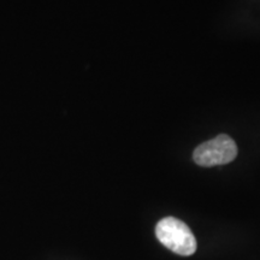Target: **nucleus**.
Returning a JSON list of instances; mask_svg holds the SVG:
<instances>
[{"mask_svg": "<svg viewBox=\"0 0 260 260\" xmlns=\"http://www.w3.org/2000/svg\"><path fill=\"white\" fill-rule=\"evenodd\" d=\"M155 236L161 245L178 255L189 256L197 251V240L190 228L175 217L159 220L155 226Z\"/></svg>", "mask_w": 260, "mask_h": 260, "instance_id": "nucleus-1", "label": "nucleus"}, {"mask_svg": "<svg viewBox=\"0 0 260 260\" xmlns=\"http://www.w3.org/2000/svg\"><path fill=\"white\" fill-rule=\"evenodd\" d=\"M237 155L235 141L228 135H218L195 148L193 159L198 165L205 168L224 165L233 161Z\"/></svg>", "mask_w": 260, "mask_h": 260, "instance_id": "nucleus-2", "label": "nucleus"}]
</instances>
